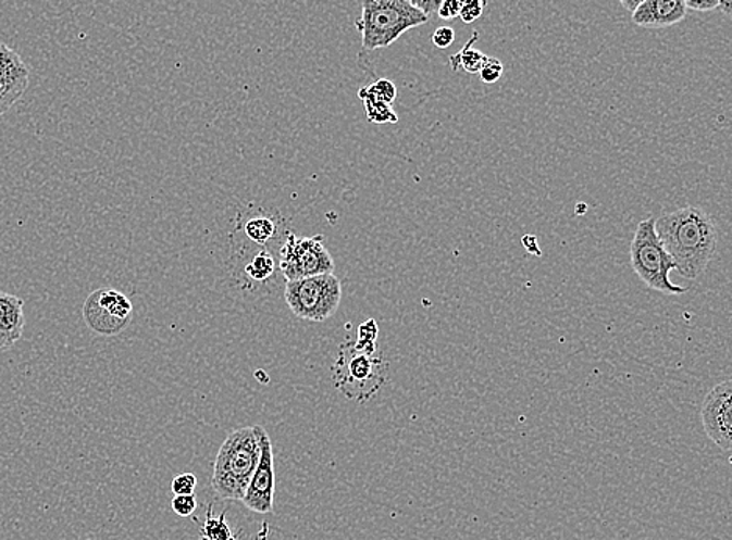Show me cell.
Instances as JSON below:
<instances>
[{"label": "cell", "mask_w": 732, "mask_h": 540, "mask_svg": "<svg viewBox=\"0 0 732 540\" xmlns=\"http://www.w3.org/2000/svg\"><path fill=\"white\" fill-rule=\"evenodd\" d=\"M663 249L687 280H696L716 255L719 228L708 211L685 206L655 219Z\"/></svg>", "instance_id": "6da1fadb"}, {"label": "cell", "mask_w": 732, "mask_h": 540, "mask_svg": "<svg viewBox=\"0 0 732 540\" xmlns=\"http://www.w3.org/2000/svg\"><path fill=\"white\" fill-rule=\"evenodd\" d=\"M260 452L253 427L229 432L219 450L211 478V488L222 500L240 502L244 499L260 460Z\"/></svg>", "instance_id": "7a4b0ae2"}, {"label": "cell", "mask_w": 732, "mask_h": 540, "mask_svg": "<svg viewBox=\"0 0 732 540\" xmlns=\"http://www.w3.org/2000/svg\"><path fill=\"white\" fill-rule=\"evenodd\" d=\"M430 16L415 9L409 0H362V13L357 28L362 48H389L411 28L429 23Z\"/></svg>", "instance_id": "3957f363"}, {"label": "cell", "mask_w": 732, "mask_h": 540, "mask_svg": "<svg viewBox=\"0 0 732 540\" xmlns=\"http://www.w3.org/2000/svg\"><path fill=\"white\" fill-rule=\"evenodd\" d=\"M631 267L642 282L667 296L687 292L683 286L670 280V272L677 269L673 260L663 249L655 228V217L638 222L630 247Z\"/></svg>", "instance_id": "277c9868"}, {"label": "cell", "mask_w": 732, "mask_h": 540, "mask_svg": "<svg viewBox=\"0 0 732 540\" xmlns=\"http://www.w3.org/2000/svg\"><path fill=\"white\" fill-rule=\"evenodd\" d=\"M386 377V364L379 352L365 353L353 342L340 347L333 380L347 399L365 402L382 389Z\"/></svg>", "instance_id": "5b68a950"}, {"label": "cell", "mask_w": 732, "mask_h": 540, "mask_svg": "<svg viewBox=\"0 0 732 540\" xmlns=\"http://www.w3.org/2000/svg\"><path fill=\"white\" fill-rule=\"evenodd\" d=\"M285 300L301 321L324 322L336 313L343 300V285L335 274H321L286 281Z\"/></svg>", "instance_id": "8992f818"}, {"label": "cell", "mask_w": 732, "mask_h": 540, "mask_svg": "<svg viewBox=\"0 0 732 540\" xmlns=\"http://www.w3.org/2000/svg\"><path fill=\"white\" fill-rule=\"evenodd\" d=\"M278 269L286 281L314 277V275L333 274L335 261L326 250L324 236H300L288 234L280 249Z\"/></svg>", "instance_id": "52a82bcc"}, {"label": "cell", "mask_w": 732, "mask_h": 540, "mask_svg": "<svg viewBox=\"0 0 732 540\" xmlns=\"http://www.w3.org/2000/svg\"><path fill=\"white\" fill-rule=\"evenodd\" d=\"M132 317L131 299L116 289H97L85 300L84 319L97 335H120L128 327Z\"/></svg>", "instance_id": "ba28073f"}, {"label": "cell", "mask_w": 732, "mask_h": 540, "mask_svg": "<svg viewBox=\"0 0 732 540\" xmlns=\"http://www.w3.org/2000/svg\"><path fill=\"white\" fill-rule=\"evenodd\" d=\"M253 430L258 442H260V460H258L252 478H250L249 488H247L240 502L246 504L253 513H274V449H272L271 438H269L268 431L263 427L255 425Z\"/></svg>", "instance_id": "9c48e42d"}, {"label": "cell", "mask_w": 732, "mask_h": 540, "mask_svg": "<svg viewBox=\"0 0 732 540\" xmlns=\"http://www.w3.org/2000/svg\"><path fill=\"white\" fill-rule=\"evenodd\" d=\"M702 422L710 441L723 452L732 449V381L719 382L705 397L702 406Z\"/></svg>", "instance_id": "30bf717a"}, {"label": "cell", "mask_w": 732, "mask_h": 540, "mask_svg": "<svg viewBox=\"0 0 732 540\" xmlns=\"http://www.w3.org/2000/svg\"><path fill=\"white\" fill-rule=\"evenodd\" d=\"M687 14L684 0H644L633 12V23L645 28H666Z\"/></svg>", "instance_id": "8fae6325"}, {"label": "cell", "mask_w": 732, "mask_h": 540, "mask_svg": "<svg viewBox=\"0 0 732 540\" xmlns=\"http://www.w3.org/2000/svg\"><path fill=\"white\" fill-rule=\"evenodd\" d=\"M24 327V300L0 291V338L3 349H10L23 338Z\"/></svg>", "instance_id": "7c38bea8"}, {"label": "cell", "mask_w": 732, "mask_h": 540, "mask_svg": "<svg viewBox=\"0 0 732 540\" xmlns=\"http://www.w3.org/2000/svg\"><path fill=\"white\" fill-rule=\"evenodd\" d=\"M28 81H30V74L0 77V116L23 98L28 89Z\"/></svg>", "instance_id": "4fadbf2b"}, {"label": "cell", "mask_w": 732, "mask_h": 540, "mask_svg": "<svg viewBox=\"0 0 732 540\" xmlns=\"http://www.w3.org/2000/svg\"><path fill=\"white\" fill-rule=\"evenodd\" d=\"M276 267H278V264H276L274 255L268 249H261L255 253L252 259L247 261L246 266H244V275L250 281L265 282L274 277Z\"/></svg>", "instance_id": "5bb4252c"}, {"label": "cell", "mask_w": 732, "mask_h": 540, "mask_svg": "<svg viewBox=\"0 0 732 540\" xmlns=\"http://www.w3.org/2000/svg\"><path fill=\"white\" fill-rule=\"evenodd\" d=\"M278 225L265 214H257L244 224V234L257 246H265L275 238Z\"/></svg>", "instance_id": "9a60e30c"}, {"label": "cell", "mask_w": 732, "mask_h": 540, "mask_svg": "<svg viewBox=\"0 0 732 540\" xmlns=\"http://www.w3.org/2000/svg\"><path fill=\"white\" fill-rule=\"evenodd\" d=\"M479 34L473 35V38L468 41V45L462 48L461 52L455 53L450 56V64L455 71L462 70L464 73L479 74L481 66H483L486 55L481 50L473 48Z\"/></svg>", "instance_id": "2e32d148"}, {"label": "cell", "mask_w": 732, "mask_h": 540, "mask_svg": "<svg viewBox=\"0 0 732 540\" xmlns=\"http://www.w3.org/2000/svg\"><path fill=\"white\" fill-rule=\"evenodd\" d=\"M360 99L364 102L365 116L373 124H396L398 116L394 113L393 105L382 102L365 95L360 89Z\"/></svg>", "instance_id": "e0dca14e"}, {"label": "cell", "mask_w": 732, "mask_h": 540, "mask_svg": "<svg viewBox=\"0 0 732 540\" xmlns=\"http://www.w3.org/2000/svg\"><path fill=\"white\" fill-rule=\"evenodd\" d=\"M200 538L204 540H236L233 538L232 529H229L227 520H225V511L219 517H213V507L208 506L207 518Z\"/></svg>", "instance_id": "ac0fdd59"}, {"label": "cell", "mask_w": 732, "mask_h": 540, "mask_svg": "<svg viewBox=\"0 0 732 540\" xmlns=\"http://www.w3.org/2000/svg\"><path fill=\"white\" fill-rule=\"evenodd\" d=\"M21 74H30L27 63L16 50L7 46L5 42H0V77Z\"/></svg>", "instance_id": "d6986e66"}, {"label": "cell", "mask_w": 732, "mask_h": 540, "mask_svg": "<svg viewBox=\"0 0 732 540\" xmlns=\"http://www.w3.org/2000/svg\"><path fill=\"white\" fill-rule=\"evenodd\" d=\"M376 338H379V325H376L375 321L369 319L358 328V338L353 344L361 352L375 353L379 352Z\"/></svg>", "instance_id": "ffe728a7"}, {"label": "cell", "mask_w": 732, "mask_h": 540, "mask_svg": "<svg viewBox=\"0 0 732 540\" xmlns=\"http://www.w3.org/2000/svg\"><path fill=\"white\" fill-rule=\"evenodd\" d=\"M361 91L371 96L373 99L389 103V105H393L394 100L397 98L396 85H394L390 80H386V78L375 81V84H372L371 87L362 88Z\"/></svg>", "instance_id": "44dd1931"}, {"label": "cell", "mask_w": 732, "mask_h": 540, "mask_svg": "<svg viewBox=\"0 0 732 540\" xmlns=\"http://www.w3.org/2000/svg\"><path fill=\"white\" fill-rule=\"evenodd\" d=\"M459 3H461L459 17L462 23L472 24L483 14L487 0H459Z\"/></svg>", "instance_id": "7402d4cb"}, {"label": "cell", "mask_w": 732, "mask_h": 540, "mask_svg": "<svg viewBox=\"0 0 732 540\" xmlns=\"http://www.w3.org/2000/svg\"><path fill=\"white\" fill-rule=\"evenodd\" d=\"M504 71L505 67L500 60L494 59V56H486L479 74L484 84L491 85L500 80Z\"/></svg>", "instance_id": "603a6c76"}, {"label": "cell", "mask_w": 732, "mask_h": 540, "mask_svg": "<svg viewBox=\"0 0 732 540\" xmlns=\"http://www.w3.org/2000/svg\"><path fill=\"white\" fill-rule=\"evenodd\" d=\"M197 510V499L194 493L189 495H175L172 499V511H174L177 516L189 517L191 514L196 513Z\"/></svg>", "instance_id": "cb8c5ba5"}, {"label": "cell", "mask_w": 732, "mask_h": 540, "mask_svg": "<svg viewBox=\"0 0 732 540\" xmlns=\"http://www.w3.org/2000/svg\"><path fill=\"white\" fill-rule=\"evenodd\" d=\"M196 488L197 478L194 474H182L172 479L171 489L174 495H189L196 491Z\"/></svg>", "instance_id": "d4e9b609"}, {"label": "cell", "mask_w": 732, "mask_h": 540, "mask_svg": "<svg viewBox=\"0 0 732 540\" xmlns=\"http://www.w3.org/2000/svg\"><path fill=\"white\" fill-rule=\"evenodd\" d=\"M455 38H457V35H455L454 28L439 27L436 28V32H434L432 41L437 49H447L454 45Z\"/></svg>", "instance_id": "484cf974"}, {"label": "cell", "mask_w": 732, "mask_h": 540, "mask_svg": "<svg viewBox=\"0 0 732 540\" xmlns=\"http://www.w3.org/2000/svg\"><path fill=\"white\" fill-rule=\"evenodd\" d=\"M459 12H461L459 0H443L439 9H437L441 20L445 21L457 20Z\"/></svg>", "instance_id": "4316f807"}, {"label": "cell", "mask_w": 732, "mask_h": 540, "mask_svg": "<svg viewBox=\"0 0 732 540\" xmlns=\"http://www.w3.org/2000/svg\"><path fill=\"white\" fill-rule=\"evenodd\" d=\"M685 7L687 10H694V12H712V10L719 9L720 0H684Z\"/></svg>", "instance_id": "83f0119b"}, {"label": "cell", "mask_w": 732, "mask_h": 540, "mask_svg": "<svg viewBox=\"0 0 732 540\" xmlns=\"http://www.w3.org/2000/svg\"><path fill=\"white\" fill-rule=\"evenodd\" d=\"M415 9L421 10L422 13H425L426 16L430 14L437 13L443 0H409Z\"/></svg>", "instance_id": "f1b7e54d"}, {"label": "cell", "mask_w": 732, "mask_h": 540, "mask_svg": "<svg viewBox=\"0 0 732 540\" xmlns=\"http://www.w3.org/2000/svg\"><path fill=\"white\" fill-rule=\"evenodd\" d=\"M619 2L622 3L624 10L633 13L644 0H619Z\"/></svg>", "instance_id": "f546056e"}, {"label": "cell", "mask_w": 732, "mask_h": 540, "mask_svg": "<svg viewBox=\"0 0 732 540\" xmlns=\"http://www.w3.org/2000/svg\"><path fill=\"white\" fill-rule=\"evenodd\" d=\"M720 12L730 16L732 13V0H720L719 3Z\"/></svg>", "instance_id": "4dcf8cb0"}, {"label": "cell", "mask_w": 732, "mask_h": 540, "mask_svg": "<svg viewBox=\"0 0 732 540\" xmlns=\"http://www.w3.org/2000/svg\"><path fill=\"white\" fill-rule=\"evenodd\" d=\"M269 525L264 524L263 529H261L260 535L257 536L255 540H265L268 539Z\"/></svg>", "instance_id": "1f68e13d"}, {"label": "cell", "mask_w": 732, "mask_h": 540, "mask_svg": "<svg viewBox=\"0 0 732 540\" xmlns=\"http://www.w3.org/2000/svg\"><path fill=\"white\" fill-rule=\"evenodd\" d=\"M0 350H3V342H2V338H0Z\"/></svg>", "instance_id": "d6a6232c"}, {"label": "cell", "mask_w": 732, "mask_h": 540, "mask_svg": "<svg viewBox=\"0 0 732 540\" xmlns=\"http://www.w3.org/2000/svg\"><path fill=\"white\" fill-rule=\"evenodd\" d=\"M85 540H97V539H85Z\"/></svg>", "instance_id": "836d02e7"}, {"label": "cell", "mask_w": 732, "mask_h": 540, "mask_svg": "<svg viewBox=\"0 0 732 540\" xmlns=\"http://www.w3.org/2000/svg\"><path fill=\"white\" fill-rule=\"evenodd\" d=\"M199 540H204L203 538H199Z\"/></svg>", "instance_id": "e575fe53"}]
</instances>
